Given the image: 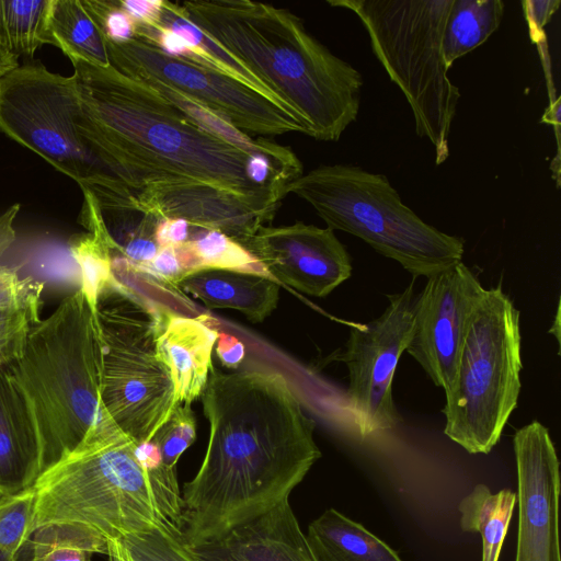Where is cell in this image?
<instances>
[{"label":"cell","mask_w":561,"mask_h":561,"mask_svg":"<svg viewBox=\"0 0 561 561\" xmlns=\"http://www.w3.org/2000/svg\"><path fill=\"white\" fill-rule=\"evenodd\" d=\"M520 312L502 286L485 289L442 410L444 434L469 454H489L518 403Z\"/></svg>","instance_id":"9c48e42d"},{"label":"cell","mask_w":561,"mask_h":561,"mask_svg":"<svg viewBox=\"0 0 561 561\" xmlns=\"http://www.w3.org/2000/svg\"><path fill=\"white\" fill-rule=\"evenodd\" d=\"M108 541L94 531L71 524L36 528L32 561H91L94 553L107 554Z\"/></svg>","instance_id":"83f0119b"},{"label":"cell","mask_w":561,"mask_h":561,"mask_svg":"<svg viewBox=\"0 0 561 561\" xmlns=\"http://www.w3.org/2000/svg\"><path fill=\"white\" fill-rule=\"evenodd\" d=\"M110 65L134 79H154L228 119L245 134L302 133L307 125L293 112L247 84L220 72L163 54L135 35L116 44L105 41Z\"/></svg>","instance_id":"8fae6325"},{"label":"cell","mask_w":561,"mask_h":561,"mask_svg":"<svg viewBox=\"0 0 561 561\" xmlns=\"http://www.w3.org/2000/svg\"><path fill=\"white\" fill-rule=\"evenodd\" d=\"M19 204L0 216V256L15 240L13 222ZM44 284L21 277L18 268L0 264V363L10 364L21 353L24 340L39 319Z\"/></svg>","instance_id":"d6986e66"},{"label":"cell","mask_w":561,"mask_h":561,"mask_svg":"<svg viewBox=\"0 0 561 561\" xmlns=\"http://www.w3.org/2000/svg\"><path fill=\"white\" fill-rule=\"evenodd\" d=\"M329 228L353 234L397 261L414 277L426 278L462 261L465 240L420 218L388 178L353 164L320 165L287 183Z\"/></svg>","instance_id":"8992f818"},{"label":"cell","mask_w":561,"mask_h":561,"mask_svg":"<svg viewBox=\"0 0 561 561\" xmlns=\"http://www.w3.org/2000/svg\"><path fill=\"white\" fill-rule=\"evenodd\" d=\"M19 66L18 58L0 43V79Z\"/></svg>","instance_id":"f35d334b"},{"label":"cell","mask_w":561,"mask_h":561,"mask_svg":"<svg viewBox=\"0 0 561 561\" xmlns=\"http://www.w3.org/2000/svg\"><path fill=\"white\" fill-rule=\"evenodd\" d=\"M484 293L485 288L461 261L427 277L414 298L405 351L445 393L453 386L472 316Z\"/></svg>","instance_id":"4fadbf2b"},{"label":"cell","mask_w":561,"mask_h":561,"mask_svg":"<svg viewBox=\"0 0 561 561\" xmlns=\"http://www.w3.org/2000/svg\"><path fill=\"white\" fill-rule=\"evenodd\" d=\"M387 298L383 312L352 327L344 351L333 356L347 367L346 401L363 437L392 430L402 421L392 380L412 332L414 282Z\"/></svg>","instance_id":"7c38bea8"},{"label":"cell","mask_w":561,"mask_h":561,"mask_svg":"<svg viewBox=\"0 0 561 561\" xmlns=\"http://www.w3.org/2000/svg\"><path fill=\"white\" fill-rule=\"evenodd\" d=\"M42 474V443L32 407L0 364V495L27 490Z\"/></svg>","instance_id":"e0dca14e"},{"label":"cell","mask_w":561,"mask_h":561,"mask_svg":"<svg viewBox=\"0 0 561 561\" xmlns=\"http://www.w3.org/2000/svg\"><path fill=\"white\" fill-rule=\"evenodd\" d=\"M525 18L529 26L530 36L534 42L543 38V26L551 20L559 9L560 0H527L522 2Z\"/></svg>","instance_id":"e575fe53"},{"label":"cell","mask_w":561,"mask_h":561,"mask_svg":"<svg viewBox=\"0 0 561 561\" xmlns=\"http://www.w3.org/2000/svg\"><path fill=\"white\" fill-rule=\"evenodd\" d=\"M126 261L129 268L137 274L151 276L172 286H178L185 277L174 247L159 248L154 257L148 262L135 264Z\"/></svg>","instance_id":"836d02e7"},{"label":"cell","mask_w":561,"mask_h":561,"mask_svg":"<svg viewBox=\"0 0 561 561\" xmlns=\"http://www.w3.org/2000/svg\"><path fill=\"white\" fill-rule=\"evenodd\" d=\"M216 354L228 368L239 366L244 357V346L237 337L227 333H220L217 337Z\"/></svg>","instance_id":"74e56055"},{"label":"cell","mask_w":561,"mask_h":561,"mask_svg":"<svg viewBox=\"0 0 561 561\" xmlns=\"http://www.w3.org/2000/svg\"><path fill=\"white\" fill-rule=\"evenodd\" d=\"M240 244L274 279L309 296L325 297L352 275L351 255L329 227L262 226Z\"/></svg>","instance_id":"9a60e30c"},{"label":"cell","mask_w":561,"mask_h":561,"mask_svg":"<svg viewBox=\"0 0 561 561\" xmlns=\"http://www.w3.org/2000/svg\"><path fill=\"white\" fill-rule=\"evenodd\" d=\"M188 241L196 254L199 271L225 270L273 278L256 257L221 231L198 228Z\"/></svg>","instance_id":"f1b7e54d"},{"label":"cell","mask_w":561,"mask_h":561,"mask_svg":"<svg viewBox=\"0 0 561 561\" xmlns=\"http://www.w3.org/2000/svg\"><path fill=\"white\" fill-rule=\"evenodd\" d=\"M178 287L210 309H234L253 322L270 316L279 296V286L273 278L225 270L193 273L180 280Z\"/></svg>","instance_id":"ffe728a7"},{"label":"cell","mask_w":561,"mask_h":561,"mask_svg":"<svg viewBox=\"0 0 561 561\" xmlns=\"http://www.w3.org/2000/svg\"><path fill=\"white\" fill-rule=\"evenodd\" d=\"M36 528L34 486L0 495V561H32Z\"/></svg>","instance_id":"4316f807"},{"label":"cell","mask_w":561,"mask_h":561,"mask_svg":"<svg viewBox=\"0 0 561 561\" xmlns=\"http://www.w3.org/2000/svg\"><path fill=\"white\" fill-rule=\"evenodd\" d=\"M191 225L180 218L159 219L154 229V240L159 248L174 247L188 240Z\"/></svg>","instance_id":"d590c367"},{"label":"cell","mask_w":561,"mask_h":561,"mask_svg":"<svg viewBox=\"0 0 561 561\" xmlns=\"http://www.w3.org/2000/svg\"><path fill=\"white\" fill-rule=\"evenodd\" d=\"M516 503V492L503 489L493 493L483 483L477 484L460 501V527L463 531L480 534L481 561H499Z\"/></svg>","instance_id":"cb8c5ba5"},{"label":"cell","mask_w":561,"mask_h":561,"mask_svg":"<svg viewBox=\"0 0 561 561\" xmlns=\"http://www.w3.org/2000/svg\"><path fill=\"white\" fill-rule=\"evenodd\" d=\"M1 364V363H0Z\"/></svg>","instance_id":"b9f144b4"},{"label":"cell","mask_w":561,"mask_h":561,"mask_svg":"<svg viewBox=\"0 0 561 561\" xmlns=\"http://www.w3.org/2000/svg\"><path fill=\"white\" fill-rule=\"evenodd\" d=\"M136 24L153 25L159 21L162 0H117Z\"/></svg>","instance_id":"8d00e7d4"},{"label":"cell","mask_w":561,"mask_h":561,"mask_svg":"<svg viewBox=\"0 0 561 561\" xmlns=\"http://www.w3.org/2000/svg\"><path fill=\"white\" fill-rule=\"evenodd\" d=\"M110 561H131L126 551L116 541H108L107 554Z\"/></svg>","instance_id":"60d3db41"},{"label":"cell","mask_w":561,"mask_h":561,"mask_svg":"<svg viewBox=\"0 0 561 561\" xmlns=\"http://www.w3.org/2000/svg\"><path fill=\"white\" fill-rule=\"evenodd\" d=\"M209 439L182 493V539L216 538L283 500L321 457L314 421L274 370L221 373L211 365L202 393Z\"/></svg>","instance_id":"6da1fadb"},{"label":"cell","mask_w":561,"mask_h":561,"mask_svg":"<svg viewBox=\"0 0 561 561\" xmlns=\"http://www.w3.org/2000/svg\"><path fill=\"white\" fill-rule=\"evenodd\" d=\"M70 61L84 135L99 160L127 187L165 191L207 185L279 207L282 191L259 187L248 179L249 154L111 65Z\"/></svg>","instance_id":"7a4b0ae2"},{"label":"cell","mask_w":561,"mask_h":561,"mask_svg":"<svg viewBox=\"0 0 561 561\" xmlns=\"http://www.w3.org/2000/svg\"><path fill=\"white\" fill-rule=\"evenodd\" d=\"M8 365L25 393L42 443V473L95 436L119 430L101 401L100 344L79 288L27 333Z\"/></svg>","instance_id":"5b68a950"},{"label":"cell","mask_w":561,"mask_h":561,"mask_svg":"<svg viewBox=\"0 0 561 561\" xmlns=\"http://www.w3.org/2000/svg\"><path fill=\"white\" fill-rule=\"evenodd\" d=\"M182 14L261 78L309 127L336 141L357 118L360 72L287 9L252 0L178 2Z\"/></svg>","instance_id":"3957f363"},{"label":"cell","mask_w":561,"mask_h":561,"mask_svg":"<svg viewBox=\"0 0 561 561\" xmlns=\"http://www.w3.org/2000/svg\"><path fill=\"white\" fill-rule=\"evenodd\" d=\"M218 334L202 318L169 313L157 345L169 370L176 404L190 405L202 396Z\"/></svg>","instance_id":"ac0fdd59"},{"label":"cell","mask_w":561,"mask_h":561,"mask_svg":"<svg viewBox=\"0 0 561 561\" xmlns=\"http://www.w3.org/2000/svg\"><path fill=\"white\" fill-rule=\"evenodd\" d=\"M542 122L552 124L556 128L560 127V99L552 101L550 107L542 116Z\"/></svg>","instance_id":"ab89813d"},{"label":"cell","mask_w":561,"mask_h":561,"mask_svg":"<svg viewBox=\"0 0 561 561\" xmlns=\"http://www.w3.org/2000/svg\"><path fill=\"white\" fill-rule=\"evenodd\" d=\"M187 548L197 561H317L288 499Z\"/></svg>","instance_id":"2e32d148"},{"label":"cell","mask_w":561,"mask_h":561,"mask_svg":"<svg viewBox=\"0 0 561 561\" xmlns=\"http://www.w3.org/2000/svg\"><path fill=\"white\" fill-rule=\"evenodd\" d=\"M0 131L80 187L115 179L84 135L73 77L41 62L19 65L0 79Z\"/></svg>","instance_id":"30bf717a"},{"label":"cell","mask_w":561,"mask_h":561,"mask_svg":"<svg viewBox=\"0 0 561 561\" xmlns=\"http://www.w3.org/2000/svg\"><path fill=\"white\" fill-rule=\"evenodd\" d=\"M51 0H0V43L16 58L46 44Z\"/></svg>","instance_id":"484cf974"},{"label":"cell","mask_w":561,"mask_h":561,"mask_svg":"<svg viewBox=\"0 0 561 561\" xmlns=\"http://www.w3.org/2000/svg\"><path fill=\"white\" fill-rule=\"evenodd\" d=\"M131 561H197L182 539V531L164 525L117 540Z\"/></svg>","instance_id":"4dcf8cb0"},{"label":"cell","mask_w":561,"mask_h":561,"mask_svg":"<svg viewBox=\"0 0 561 561\" xmlns=\"http://www.w3.org/2000/svg\"><path fill=\"white\" fill-rule=\"evenodd\" d=\"M70 253L80 270V289L94 312L98 297L111 276L110 250L99 236L88 232L71 239Z\"/></svg>","instance_id":"f546056e"},{"label":"cell","mask_w":561,"mask_h":561,"mask_svg":"<svg viewBox=\"0 0 561 561\" xmlns=\"http://www.w3.org/2000/svg\"><path fill=\"white\" fill-rule=\"evenodd\" d=\"M100 28L105 41L123 44L136 35L135 21L119 7L117 0H80Z\"/></svg>","instance_id":"d6a6232c"},{"label":"cell","mask_w":561,"mask_h":561,"mask_svg":"<svg viewBox=\"0 0 561 561\" xmlns=\"http://www.w3.org/2000/svg\"><path fill=\"white\" fill-rule=\"evenodd\" d=\"M156 24L168 27L185 41V53L183 54L182 58L179 59L191 61L204 68L236 79L256 90L263 95L276 101L296 114L304 122V119L296 112L284 104L270 89V87L261 78L253 73L250 68L233 57L214 39H211L198 26L187 20L182 14L178 2L162 0V11L159 21Z\"/></svg>","instance_id":"7402d4cb"},{"label":"cell","mask_w":561,"mask_h":561,"mask_svg":"<svg viewBox=\"0 0 561 561\" xmlns=\"http://www.w3.org/2000/svg\"><path fill=\"white\" fill-rule=\"evenodd\" d=\"M195 437L196 422L190 405L178 404L150 440L158 446L163 466L176 471L180 456L194 443Z\"/></svg>","instance_id":"1f68e13d"},{"label":"cell","mask_w":561,"mask_h":561,"mask_svg":"<svg viewBox=\"0 0 561 561\" xmlns=\"http://www.w3.org/2000/svg\"><path fill=\"white\" fill-rule=\"evenodd\" d=\"M170 312L112 274L98 297L101 401L136 444L149 442L178 405L157 345Z\"/></svg>","instance_id":"52a82bcc"},{"label":"cell","mask_w":561,"mask_h":561,"mask_svg":"<svg viewBox=\"0 0 561 561\" xmlns=\"http://www.w3.org/2000/svg\"><path fill=\"white\" fill-rule=\"evenodd\" d=\"M504 7L502 0H454L443 34V57L448 69L500 27Z\"/></svg>","instance_id":"d4e9b609"},{"label":"cell","mask_w":561,"mask_h":561,"mask_svg":"<svg viewBox=\"0 0 561 561\" xmlns=\"http://www.w3.org/2000/svg\"><path fill=\"white\" fill-rule=\"evenodd\" d=\"M46 44L58 47L69 59L110 66L105 39L80 0H51Z\"/></svg>","instance_id":"603a6c76"},{"label":"cell","mask_w":561,"mask_h":561,"mask_svg":"<svg viewBox=\"0 0 561 561\" xmlns=\"http://www.w3.org/2000/svg\"><path fill=\"white\" fill-rule=\"evenodd\" d=\"M122 431L102 433L41 474L36 527L71 524L107 541L171 525L182 531L176 471L147 470Z\"/></svg>","instance_id":"277c9868"},{"label":"cell","mask_w":561,"mask_h":561,"mask_svg":"<svg viewBox=\"0 0 561 561\" xmlns=\"http://www.w3.org/2000/svg\"><path fill=\"white\" fill-rule=\"evenodd\" d=\"M518 533L515 561H561L560 462L549 431L538 421L516 431Z\"/></svg>","instance_id":"5bb4252c"},{"label":"cell","mask_w":561,"mask_h":561,"mask_svg":"<svg viewBox=\"0 0 561 561\" xmlns=\"http://www.w3.org/2000/svg\"><path fill=\"white\" fill-rule=\"evenodd\" d=\"M306 537L317 561H403L383 540L334 508L312 520Z\"/></svg>","instance_id":"44dd1931"},{"label":"cell","mask_w":561,"mask_h":561,"mask_svg":"<svg viewBox=\"0 0 561 561\" xmlns=\"http://www.w3.org/2000/svg\"><path fill=\"white\" fill-rule=\"evenodd\" d=\"M454 0H329L362 22L374 55L405 96L415 131L435 150L436 165L449 157V135L460 91L449 79L443 34Z\"/></svg>","instance_id":"ba28073f"}]
</instances>
